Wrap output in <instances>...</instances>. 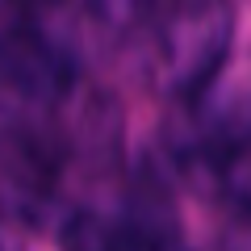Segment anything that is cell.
<instances>
[{"mask_svg":"<svg viewBox=\"0 0 251 251\" xmlns=\"http://www.w3.org/2000/svg\"><path fill=\"white\" fill-rule=\"evenodd\" d=\"M234 42V13L226 0H197L188 9H172L159 21L151 54V75L163 92L193 100L214 84Z\"/></svg>","mask_w":251,"mask_h":251,"instance_id":"obj_1","label":"cell"},{"mask_svg":"<svg viewBox=\"0 0 251 251\" xmlns=\"http://www.w3.org/2000/svg\"><path fill=\"white\" fill-rule=\"evenodd\" d=\"M75 59L38 25L0 29V105L9 109H50L75 88Z\"/></svg>","mask_w":251,"mask_h":251,"instance_id":"obj_2","label":"cell"},{"mask_svg":"<svg viewBox=\"0 0 251 251\" xmlns=\"http://www.w3.org/2000/svg\"><path fill=\"white\" fill-rule=\"evenodd\" d=\"M180 230L163 205H130L126 214H75L63 226V251H176Z\"/></svg>","mask_w":251,"mask_h":251,"instance_id":"obj_3","label":"cell"},{"mask_svg":"<svg viewBox=\"0 0 251 251\" xmlns=\"http://www.w3.org/2000/svg\"><path fill=\"white\" fill-rule=\"evenodd\" d=\"M54 184V159L42 134L25 126H0V188L17 201H42Z\"/></svg>","mask_w":251,"mask_h":251,"instance_id":"obj_4","label":"cell"},{"mask_svg":"<svg viewBox=\"0 0 251 251\" xmlns=\"http://www.w3.org/2000/svg\"><path fill=\"white\" fill-rule=\"evenodd\" d=\"M180 0H92V13L109 29H147L159 25Z\"/></svg>","mask_w":251,"mask_h":251,"instance_id":"obj_5","label":"cell"}]
</instances>
